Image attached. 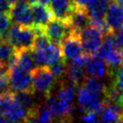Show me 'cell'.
I'll return each instance as SVG.
<instances>
[{
    "label": "cell",
    "instance_id": "f1b7e54d",
    "mask_svg": "<svg viewBox=\"0 0 123 123\" xmlns=\"http://www.w3.org/2000/svg\"><path fill=\"white\" fill-rule=\"evenodd\" d=\"M115 123H123V117L121 118V119H120V120H118V121H116Z\"/></svg>",
    "mask_w": 123,
    "mask_h": 123
},
{
    "label": "cell",
    "instance_id": "7402d4cb",
    "mask_svg": "<svg viewBox=\"0 0 123 123\" xmlns=\"http://www.w3.org/2000/svg\"><path fill=\"white\" fill-rule=\"evenodd\" d=\"M111 75L113 76L111 86L116 89L120 93H121V95H123V68L112 71Z\"/></svg>",
    "mask_w": 123,
    "mask_h": 123
},
{
    "label": "cell",
    "instance_id": "8fae6325",
    "mask_svg": "<svg viewBox=\"0 0 123 123\" xmlns=\"http://www.w3.org/2000/svg\"><path fill=\"white\" fill-rule=\"evenodd\" d=\"M44 32L51 42L60 46L65 37L72 32V30L67 23L54 18L44 29Z\"/></svg>",
    "mask_w": 123,
    "mask_h": 123
},
{
    "label": "cell",
    "instance_id": "9c48e42d",
    "mask_svg": "<svg viewBox=\"0 0 123 123\" xmlns=\"http://www.w3.org/2000/svg\"><path fill=\"white\" fill-rule=\"evenodd\" d=\"M9 17L15 24L34 27V17L31 5L24 0H20L12 5Z\"/></svg>",
    "mask_w": 123,
    "mask_h": 123
},
{
    "label": "cell",
    "instance_id": "484cf974",
    "mask_svg": "<svg viewBox=\"0 0 123 123\" xmlns=\"http://www.w3.org/2000/svg\"><path fill=\"white\" fill-rule=\"evenodd\" d=\"M72 1L75 7L84 8L87 10L92 6V4L94 2V0H72Z\"/></svg>",
    "mask_w": 123,
    "mask_h": 123
},
{
    "label": "cell",
    "instance_id": "ba28073f",
    "mask_svg": "<svg viewBox=\"0 0 123 123\" xmlns=\"http://www.w3.org/2000/svg\"><path fill=\"white\" fill-rule=\"evenodd\" d=\"M80 38L85 53L91 56L98 53L104 40L103 32L93 25H90L81 31Z\"/></svg>",
    "mask_w": 123,
    "mask_h": 123
},
{
    "label": "cell",
    "instance_id": "30bf717a",
    "mask_svg": "<svg viewBox=\"0 0 123 123\" xmlns=\"http://www.w3.org/2000/svg\"><path fill=\"white\" fill-rule=\"evenodd\" d=\"M60 48L62 58L65 60L72 61L83 54V48L80 34L73 31L69 33L62 41Z\"/></svg>",
    "mask_w": 123,
    "mask_h": 123
},
{
    "label": "cell",
    "instance_id": "5bb4252c",
    "mask_svg": "<svg viewBox=\"0 0 123 123\" xmlns=\"http://www.w3.org/2000/svg\"><path fill=\"white\" fill-rule=\"evenodd\" d=\"M86 72L91 77L100 79L111 75V69L106 62L99 56H90L86 65Z\"/></svg>",
    "mask_w": 123,
    "mask_h": 123
},
{
    "label": "cell",
    "instance_id": "e0dca14e",
    "mask_svg": "<svg viewBox=\"0 0 123 123\" xmlns=\"http://www.w3.org/2000/svg\"><path fill=\"white\" fill-rule=\"evenodd\" d=\"M123 117V105L120 103L105 101V106L100 113L101 123H115Z\"/></svg>",
    "mask_w": 123,
    "mask_h": 123
},
{
    "label": "cell",
    "instance_id": "4fadbf2b",
    "mask_svg": "<svg viewBox=\"0 0 123 123\" xmlns=\"http://www.w3.org/2000/svg\"><path fill=\"white\" fill-rule=\"evenodd\" d=\"M31 6L34 17V27L44 31L46 25L54 18L50 7L37 2L31 4Z\"/></svg>",
    "mask_w": 123,
    "mask_h": 123
},
{
    "label": "cell",
    "instance_id": "3957f363",
    "mask_svg": "<svg viewBox=\"0 0 123 123\" xmlns=\"http://www.w3.org/2000/svg\"><path fill=\"white\" fill-rule=\"evenodd\" d=\"M113 35L114 33H109L104 37L102 45L97 53V56L108 64L111 71L123 68V51L118 47Z\"/></svg>",
    "mask_w": 123,
    "mask_h": 123
},
{
    "label": "cell",
    "instance_id": "603a6c76",
    "mask_svg": "<svg viewBox=\"0 0 123 123\" xmlns=\"http://www.w3.org/2000/svg\"><path fill=\"white\" fill-rule=\"evenodd\" d=\"M66 60L64 58H62L61 60L55 62L54 64H52L49 68L51 69L52 73L54 74L56 79L62 78V76L65 75V71H66Z\"/></svg>",
    "mask_w": 123,
    "mask_h": 123
},
{
    "label": "cell",
    "instance_id": "9a60e30c",
    "mask_svg": "<svg viewBox=\"0 0 123 123\" xmlns=\"http://www.w3.org/2000/svg\"><path fill=\"white\" fill-rule=\"evenodd\" d=\"M49 7L54 18L65 23H68L75 8L72 0H50Z\"/></svg>",
    "mask_w": 123,
    "mask_h": 123
},
{
    "label": "cell",
    "instance_id": "cb8c5ba5",
    "mask_svg": "<svg viewBox=\"0 0 123 123\" xmlns=\"http://www.w3.org/2000/svg\"><path fill=\"white\" fill-rule=\"evenodd\" d=\"M11 22L9 14L0 13V39L6 40L7 32L11 27Z\"/></svg>",
    "mask_w": 123,
    "mask_h": 123
},
{
    "label": "cell",
    "instance_id": "6da1fadb",
    "mask_svg": "<svg viewBox=\"0 0 123 123\" xmlns=\"http://www.w3.org/2000/svg\"><path fill=\"white\" fill-rule=\"evenodd\" d=\"M0 116L9 123H25L27 120L28 111L11 90L0 94Z\"/></svg>",
    "mask_w": 123,
    "mask_h": 123
},
{
    "label": "cell",
    "instance_id": "d6986e66",
    "mask_svg": "<svg viewBox=\"0 0 123 123\" xmlns=\"http://www.w3.org/2000/svg\"><path fill=\"white\" fill-rule=\"evenodd\" d=\"M65 75L70 84H72L76 86L80 85L82 86L86 79L84 68L72 61L66 67Z\"/></svg>",
    "mask_w": 123,
    "mask_h": 123
},
{
    "label": "cell",
    "instance_id": "44dd1931",
    "mask_svg": "<svg viewBox=\"0 0 123 123\" xmlns=\"http://www.w3.org/2000/svg\"><path fill=\"white\" fill-rule=\"evenodd\" d=\"M77 92L78 91H76V86H74V85H72V84L64 85V86L62 85L60 87V90L56 95L66 103H70V104H73Z\"/></svg>",
    "mask_w": 123,
    "mask_h": 123
},
{
    "label": "cell",
    "instance_id": "277c9868",
    "mask_svg": "<svg viewBox=\"0 0 123 123\" xmlns=\"http://www.w3.org/2000/svg\"><path fill=\"white\" fill-rule=\"evenodd\" d=\"M77 93V99L80 108L84 112L94 111L100 114L105 106L106 96L92 91L85 86H80Z\"/></svg>",
    "mask_w": 123,
    "mask_h": 123
},
{
    "label": "cell",
    "instance_id": "ac0fdd59",
    "mask_svg": "<svg viewBox=\"0 0 123 123\" xmlns=\"http://www.w3.org/2000/svg\"><path fill=\"white\" fill-rule=\"evenodd\" d=\"M16 49L7 40H0V64L9 69L15 64Z\"/></svg>",
    "mask_w": 123,
    "mask_h": 123
},
{
    "label": "cell",
    "instance_id": "2e32d148",
    "mask_svg": "<svg viewBox=\"0 0 123 123\" xmlns=\"http://www.w3.org/2000/svg\"><path fill=\"white\" fill-rule=\"evenodd\" d=\"M67 24L71 27L72 31L80 34L81 31L91 25V18L88 10L84 8L75 7Z\"/></svg>",
    "mask_w": 123,
    "mask_h": 123
},
{
    "label": "cell",
    "instance_id": "f546056e",
    "mask_svg": "<svg viewBox=\"0 0 123 123\" xmlns=\"http://www.w3.org/2000/svg\"><path fill=\"white\" fill-rule=\"evenodd\" d=\"M109 1H111V2H113V1H115V0H109Z\"/></svg>",
    "mask_w": 123,
    "mask_h": 123
},
{
    "label": "cell",
    "instance_id": "4316f807",
    "mask_svg": "<svg viewBox=\"0 0 123 123\" xmlns=\"http://www.w3.org/2000/svg\"><path fill=\"white\" fill-rule=\"evenodd\" d=\"M0 123H9V122H8L5 118H3L2 116H0Z\"/></svg>",
    "mask_w": 123,
    "mask_h": 123
},
{
    "label": "cell",
    "instance_id": "ffe728a7",
    "mask_svg": "<svg viewBox=\"0 0 123 123\" xmlns=\"http://www.w3.org/2000/svg\"><path fill=\"white\" fill-rule=\"evenodd\" d=\"M15 64L28 73H32L36 68H35L36 63L34 61L31 49L16 50V57H15Z\"/></svg>",
    "mask_w": 123,
    "mask_h": 123
},
{
    "label": "cell",
    "instance_id": "83f0119b",
    "mask_svg": "<svg viewBox=\"0 0 123 123\" xmlns=\"http://www.w3.org/2000/svg\"><path fill=\"white\" fill-rule=\"evenodd\" d=\"M7 1H8V3L10 4L11 6H12V5H14V4H15L16 2L20 1V0H7Z\"/></svg>",
    "mask_w": 123,
    "mask_h": 123
},
{
    "label": "cell",
    "instance_id": "7c38bea8",
    "mask_svg": "<svg viewBox=\"0 0 123 123\" xmlns=\"http://www.w3.org/2000/svg\"><path fill=\"white\" fill-rule=\"evenodd\" d=\"M106 24L110 33H115L123 27V3L113 1L109 5L106 14Z\"/></svg>",
    "mask_w": 123,
    "mask_h": 123
},
{
    "label": "cell",
    "instance_id": "52a82bcc",
    "mask_svg": "<svg viewBox=\"0 0 123 123\" xmlns=\"http://www.w3.org/2000/svg\"><path fill=\"white\" fill-rule=\"evenodd\" d=\"M32 54L36 65L39 67H50L62 58L60 46L50 42L41 49H32Z\"/></svg>",
    "mask_w": 123,
    "mask_h": 123
},
{
    "label": "cell",
    "instance_id": "d4e9b609",
    "mask_svg": "<svg viewBox=\"0 0 123 123\" xmlns=\"http://www.w3.org/2000/svg\"><path fill=\"white\" fill-rule=\"evenodd\" d=\"M82 120L83 123H100V120L99 119V113L94 111L85 112L82 116Z\"/></svg>",
    "mask_w": 123,
    "mask_h": 123
},
{
    "label": "cell",
    "instance_id": "7a4b0ae2",
    "mask_svg": "<svg viewBox=\"0 0 123 123\" xmlns=\"http://www.w3.org/2000/svg\"><path fill=\"white\" fill-rule=\"evenodd\" d=\"M36 33L37 31L34 27L14 24L7 32L6 40L9 41L16 50L32 49L35 41Z\"/></svg>",
    "mask_w": 123,
    "mask_h": 123
},
{
    "label": "cell",
    "instance_id": "8992f818",
    "mask_svg": "<svg viewBox=\"0 0 123 123\" xmlns=\"http://www.w3.org/2000/svg\"><path fill=\"white\" fill-rule=\"evenodd\" d=\"M9 87L13 92H33V81L31 73L24 71L15 64L8 69Z\"/></svg>",
    "mask_w": 123,
    "mask_h": 123
},
{
    "label": "cell",
    "instance_id": "5b68a950",
    "mask_svg": "<svg viewBox=\"0 0 123 123\" xmlns=\"http://www.w3.org/2000/svg\"><path fill=\"white\" fill-rule=\"evenodd\" d=\"M34 91L44 93L46 96L51 94L56 83V78L49 67H39L31 73Z\"/></svg>",
    "mask_w": 123,
    "mask_h": 123
}]
</instances>
